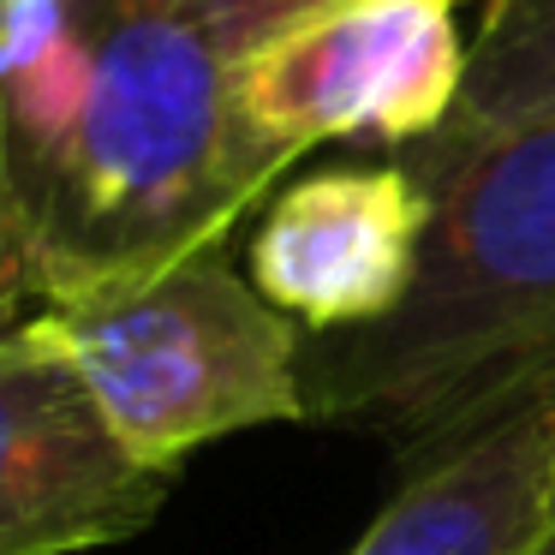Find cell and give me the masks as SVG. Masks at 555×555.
I'll use <instances>...</instances> for the list:
<instances>
[{"label": "cell", "mask_w": 555, "mask_h": 555, "mask_svg": "<svg viewBox=\"0 0 555 555\" xmlns=\"http://www.w3.org/2000/svg\"><path fill=\"white\" fill-rule=\"evenodd\" d=\"M555 526V364L448 442L412 454V478L352 555H531Z\"/></svg>", "instance_id": "cell-7"}, {"label": "cell", "mask_w": 555, "mask_h": 555, "mask_svg": "<svg viewBox=\"0 0 555 555\" xmlns=\"http://www.w3.org/2000/svg\"><path fill=\"white\" fill-rule=\"evenodd\" d=\"M173 472L108 430L90 388L42 340L0 335V555H85L162 514Z\"/></svg>", "instance_id": "cell-5"}, {"label": "cell", "mask_w": 555, "mask_h": 555, "mask_svg": "<svg viewBox=\"0 0 555 555\" xmlns=\"http://www.w3.org/2000/svg\"><path fill=\"white\" fill-rule=\"evenodd\" d=\"M25 335L73 364L150 472H180L216 436L311 418L299 323L233 269L228 240L49 293Z\"/></svg>", "instance_id": "cell-3"}, {"label": "cell", "mask_w": 555, "mask_h": 555, "mask_svg": "<svg viewBox=\"0 0 555 555\" xmlns=\"http://www.w3.org/2000/svg\"><path fill=\"white\" fill-rule=\"evenodd\" d=\"M42 299V269H37V240L30 216L13 180V150H7V120H0V335H13Z\"/></svg>", "instance_id": "cell-9"}, {"label": "cell", "mask_w": 555, "mask_h": 555, "mask_svg": "<svg viewBox=\"0 0 555 555\" xmlns=\"http://www.w3.org/2000/svg\"><path fill=\"white\" fill-rule=\"evenodd\" d=\"M531 555H555V526L543 531V543H538V550H531Z\"/></svg>", "instance_id": "cell-11"}, {"label": "cell", "mask_w": 555, "mask_h": 555, "mask_svg": "<svg viewBox=\"0 0 555 555\" xmlns=\"http://www.w3.org/2000/svg\"><path fill=\"white\" fill-rule=\"evenodd\" d=\"M323 7H335V0H204V18H209V30H216L221 54L240 66L257 42H269L275 30H287L293 18H305V13H323Z\"/></svg>", "instance_id": "cell-10"}, {"label": "cell", "mask_w": 555, "mask_h": 555, "mask_svg": "<svg viewBox=\"0 0 555 555\" xmlns=\"http://www.w3.org/2000/svg\"><path fill=\"white\" fill-rule=\"evenodd\" d=\"M406 168L430 192L418 281L376 328L317 340L305 406L412 460L555 364V114Z\"/></svg>", "instance_id": "cell-2"}, {"label": "cell", "mask_w": 555, "mask_h": 555, "mask_svg": "<svg viewBox=\"0 0 555 555\" xmlns=\"http://www.w3.org/2000/svg\"><path fill=\"white\" fill-rule=\"evenodd\" d=\"M472 37L454 0H335L233 66L240 120L275 156L371 138L412 150L448 126Z\"/></svg>", "instance_id": "cell-4"}, {"label": "cell", "mask_w": 555, "mask_h": 555, "mask_svg": "<svg viewBox=\"0 0 555 555\" xmlns=\"http://www.w3.org/2000/svg\"><path fill=\"white\" fill-rule=\"evenodd\" d=\"M0 120L42 299L228 240L293 168L240 120L204 0H0Z\"/></svg>", "instance_id": "cell-1"}, {"label": "cell", "mask_w": 555, "mask_h": 555, "mask_svg": "<svg viewBox=\"0 0 555 555\" xmlns=\"http://www.w3.org/2000/svg\"><path fill=\"white\" fill-rule=\"evenodd\" d=\"M555 114V0H490L483 25L472 37L466 78L448 126L406 156H454L483 138H502L514 126Z\"/></svg>", "instance_id": "cell-8"}, {"label": "cell", "mask_w": 555, "mask_h": 555, "mask_svg": "<svg viewBox=\"0 0 555 555\" xmlns=\"http://www.w3.org/2000/svg\"><path fill=\"white\" fill-rule=\"evenodd\" d=\"M430 240V192L406 162L323 168L269 197L251 233V287L317 340L376 328L406 305Z\"/></svg>", "instance_id": "cell-6"}]
</instances>
